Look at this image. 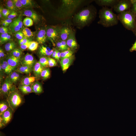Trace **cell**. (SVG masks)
<instances>
[{
  "mask_svg": "<svg viewBox=\"0 0 136 136\" xmlns=\"http://www.w3.org/2000/svg\"><path fill=\"white\" fill-rule=\"evenodd\" d=\"M24 25L26 27L32 26L33 24V20L30 18L27 17L23 20V22Z\"/></svg>",
  "mask_w": 136,
  "mask_h": 136,
  "instance_id": "cell-30",
  "label": "cell"
},
{
  "mask_svg": "<svg viewBox=\"0 0 136 136\" xmlns=\"http://www.w3.org/2000/svg\"><path fill=\"white\" fill-rule=\"evenodd\" d=\"M118 19L126 29L133 30L135 28V15L129 11L120 13L117 15Z\"/></svg>",
  "mask_w": 136,
  "mask_h": 136,
  "instance_id": "cell-3",
  "label": "cell"
},
{
  "mask_svg": "<svg viewBox=\"0 0 136 136\" xmlns=\"http://www.w3.org/2000/svg\"><path fill=\"white\" fill-rule=\"evenodd\" d=\"M3 21L6 22L8 24H9L12 23V19H7L5 20H3Z\"/></svg>",
  "mask_w": 136,
  "mask_h": 136,
  "instance_id": "cell-55",
  "label": "cell"
},
{
  "mask_svg": "<svg viewBox=\"0 0 136 136\" xmlns=\"http://www.w3.org/2000/svg\"><path fill=\"white\" fill-rule=\"evenodd\" d=\"M48 66L49 67H53L56 66L57 63L56 60L54 59L48 57Z\"/></svg>",
  "mask_w": 136,
  "mask_h": 136,
  "instance_id": "cell-34",
  "label": "cell"
},
{
  "mask_svg": "<svg viewBox=\"0 0 136 136\" xmlns=\"http://www.w3.org/2000/svg\"><path fill=\"white\" fill-rule=\"evenodd\" d=\"M22 32L24 37L25 38L30 37L33 36L32 32L28 28H24L23 29Z\"/></svg>",
  "mask_w": 136,
  "mask_h": 136,
  "instance_id": "cell-31",
  "label": "cell"
},
{
  "mask_svg": "<svg viewBox=\"0 0 136 136\" xmlns=\"http://www.w3.org/2000/svg\"><path fill=\"white\" fill-rule=\"evenodd\" d=\"M2 25L5 27L8 26L9 25V24L3 21H2Z\"/></svg>",
  "mask_w": 136,
  "mask_h": 136,
  "instance_id": "cell-57",
  "label": "cell"
},
{
  "mask_svg": "<svg viewBox=\"0 0 136 136\" xmlns=\"http://www.w3.org/2000/svg\"><path fill=\"white\" fill-rule=\"evenodd\" d=\"M72 32L71 30L68 27H63L60 29V37L62 40L65 41Z\"/></svg>",
  "mask_w": 136,
  "mask_h": 136,
  "instance_id": "cell-14",
  "label": "cell"
},
{
  "mask_svg": "<svg viewBox=\"0 0 136 136\" xmlns=\"http://www.w3.org/2000/svg\"><path fill=\"white\" fill-rule=\"evenodd\" d=\"M8 77L6 79L0 88V95L1 97L7 98L10 93L16 88Z\"/></svg>",
  "mask_w": 136,
  "mask_h": 136,
  "instance_id": "cell-5",
  "label": "cell"
},
{
  "mask_svg": "<svg viewBox=\"0 0 136 136\" xmlns=\"http://www.w3.org/2000/svg\"><path fill=\"white\" fill-rule=\"evenodd\" d=\"M31 41H30L25 44L23 45H20V48L23 50H24L26 49L30 45Z\"/></svg>",
  "mask_w": 136,
  "mask_h": 136,
  "instance_id": "cell-43",
  "label": "cell"
},
{
  "mask_svg": "<svg viewBox=\"0 0 136 136\" xmlns=\"http://www.w3.org/2000/svg\"><path fill=\"white\" fill-rule=\"evenodd\" d=\"M18 89L24 94H27L32 92L31 87L29 86L21 85L19 87Z\"/></svg>",
  "mask_w": 136,
  "mask_h": 136,
  "instance_id": "cell-22",
  "label": "cell"
},
{
  "mask_svg": "<svg viewBox=\"0 0 136 136\" xmlns=\"http://www.w3.org/2000/svg\"><path fill=\"white\" fill-rule=\"evenodd\" d=\"M14 21L20 28H22L23 23L22 21V19L21 17H19Z\"/></svg>",
  "mask_w": 136,
  "mask_h": 136,
  "instance_id": "cell-39",
  "label": "cell"
},
{
  "mask_svg": "<svg viewBox=\"0 0 136 136\" xmlns=\"http://www.w3.org/2000/svg\"><path fill=\"white\" fill-rule=\"evenodd\" d=\"M17 15V13L14 11L12 12L7 17L8 19H13Z\"/></svg>",
  "mask_w": 136,
  "mask_h": 136,
  "instance_id": "cell-42",
  "label": "cell"
},
{
  "mask_svg": "<svg viewBox=\"0 0 136 136\" xmlns=\"http://www.w3.org/2000/svg\"><path fill=\"white\" fill-rule=\"evenodd\" d=\"M60 29L49 28L46 31L47 37L51 40L55 41L60 37Z\"/></svg>",
  "mask_w": 136,
  "mask_h": 136,
  "instance_id": "cell-9",
  "label": "cell"
},
{
  "mask_svg": "<svg viewBox=\"0 0 136 136\" xmlns=\"http://www.w3.org/2000/svg\"><path fill=\"white\" fill-rule=\"evenodd\" d=\"M11 38V36L9 35L7 37H6L4 39H3L0 40V43H2L3 42H6L9 40Z\"/></svg>",
  "mask_w": 136,
  "mask_h": 136,
  "instance_id": "cell-48",
  "label": "cell"
},
{
  "mask_svg": "<svg viewBox=\"0 0 136 136\" xmlns=\"http://www.w3.org/2000/svg\"><path fill=\"white\" fill-rule=\"evenodd\" d=\"M73 52L70 50L64 51L61 53L60 58L61 59L70 57L73 55Z\"/></svg>",
  "mask_w": 136,
  "mask_h": 136,
  "instance_id": "cell-27",
  "label": "cell"
},
{
  "mask_svg": "<svg viewBox=\"0 0 136 136\" xmlns=\"http://www.w3.org/2000/svg\"><path fill=\"white\" fill-rule=\"evenodd\" d=\"M9 28L10 30L13 33L18 32L21 29L14 20L10 24Z\"/></svg>",
  "mask_w": 136,
  "mask_h": 136,
  "instance_id": "cell-25",
  "label": "cell"
},
{
  "mask_svg": "<svg viewBox=\"0 0 136 136\" xmlns=\"http://www.w3.org/2000/svg\"><path fill=\"white\" fill-rule=\"evenodd\" d=\"M24 7H28L32 5L31 1L30 0H20Z\"/></svg>",
  "mask_w": 136,
  "mask_h": 136,
  "instance_id": "cell-37",
  "label": "cell"
},
{
  "mask_svg": "<svg viewBox=\"0 0 136 136\" xmlns=\"http://www.w3.org/2000/svg\"><path fill=\"white\" fill-rule=\"evenodd\" d=\"M96 12L91 7L83 9L76 14L74 17L75 22L78 25L84 26L90 23L95 17Z\"/></svg>",
  "mask_w": 136,
  "mask_h": 136,
  "instance_id": "cell-2",
  "label": "cell"
},
{
  "mask_svg": "<svg viewBox=\"0 0 136 136\" xmlns=\"http://www.w3.org/2000/svg\"><path fill=\"white\" fill-rule=\"evenodd\" d=\"M6 99L9 103L10 107L14 112L24 103L22 96L16 88L10 93Z\"/></svg>",
  "mask_w": 136,
  "mask_h": 136,
  "instance_id": "cell-4",
  "label": "cell"
},
{
  "mask_svg": "<svg viewBox=\"0 0 136 136\" xmlns=\"http://www.w3.org/2000/svg\"><path fill=\"white\" fill-rule=\"evenodd\" d=\"M66 42L67 46L71 49L74 50L77 48L78 44L73 32H72L69 35Z\"/></svg>",
  "mask_w": 136,
  "mask_h": 136,
  "instance_id": "cell-10",
  "label": "cell"
},
{
  "mask_svg": "<svg viewBox=\"0 0 136 136\" xmlns=\"http://www.w3.org/2000/svg\"><path fill=\"white\" fill-rule=\"evenodd\" d=\"M73 55L61 59L60 63L62 70L65 71L69 68L74 60Z\"/></svg>",
  "mask_w": 136,
  "mask_h": 136,
  "instance_id": "cell-11",
  "label": "cell"
},
{
  "mask_svg": "<svg viewBox=\"0 0 136 136\" xmlns=\"http://www.w3.org/2000/svg\"><path fill=\"white\" fill-rule=\"evenodd\" d=\"M56 45L58 48L62 51H65V50L63 46L62 45L60 41L57 42L56 43Z\"/></svg>",
  "mask_w": 136,
  "mask_h": 136,
  "instance_id": "cell-47",
  "label": "cell"
},
{
  "mask_svg": "<svg viewBox=\"0 0 136 136\" xmlns=\"http://www.w3.org/2000/svg\"><path fill=\"white\" fill-rule=\"evenodd\" d=\"M7 7L9 10H14L16 9V7L13 0H9L6 2Z\"/></svg>",
  "mask_w": 136,
  "mask_h": 136,
  "instance_id": "cell-33",
  "label": "cell"
},
{
  "mask_svg": "<svg viewBox=\"0 0 136 136\" xmlns=\"http://www.w3.org/2000/svg\"><path fill=\"white\" fill-rule=\"evenodd\" d=\"M8 78L13 83H15L19 80L20 75L18 73L14 72L10 73Z\"/></svg>",
  "mask_w": 136,
  "mask_h": 136,
  "instance_id": "cell-23",
  "label": "cell"
},
{
  "mask_svg": "<svg viewBox=\"0 0 136 136\" xmlns=\"http://www.w3.org/2000/svg\"><path fill=\"white\" fill-rule=\"evenodd\" d=\"M50 75V71L49 68H45L42 71L41 76L44 80H46L49 78Z\"/></svg>",
  "mask_w": 136,
  "mask_h": 136,
  "instance_id": "cell-29",
  "label": "cell"
},
{
  "mask_svg": "<svg viewBox=\"0 0 136 136\" xmlns=\"http://www.w3.org/2000/svg\"><path fill=\"white\" fill-rule=\"evenodd\" d=\"M132 5V12L133 14L136 15V0H131Z\"/></svg>",
  "mask_w": 136,
  "mask_h": 136,
  "instance_id": "cell-40",
  "label": "cell"
},
{
  "mask_svg": "<svg viewBox=\"0 0 136 136\" xmlns=\"http://www.w3.org/2000/svg\"><path fill=\"white\" fill-rule=\"evenodd\" d=\"M135 30V33H136V23L135 24V28H134V29Z\"/></svg>",
  "mask_w": 136,
  "mask_h": 136,
  "instance_id": "cell-59",
  "label": "cell"
},
{
  "mask_svg": "<svg viewBox=\"0 0 136 136\" xmlns=\"http://www.w3.org/2000/svg\"><path fill=\"white\" fill-rule=\"evenodd\" d=\"M21 54L22 52L21 50L19 49L18 48L17 51L16 57L20 58Z\"/></svg>",
  "mask_w": 136,
  "mask_h": 136,
  "instance_id": "cell-51",
  "label": "cell"
},
{
  "mask_svg": "<svg viewBox=\"0 0 136 136\" xmlns=\"http://www.w3.org/2000/svg\"><path fill=\"white\" fill-rule=\"evenodd\" d=\"M32 71V68L25 66H22L16 70V71L22 73H29Z\"/></svg>",
  "mask_w": 136,
  "mask_h": 136,
  "instance_id": "cell-24",
  "label": "cell"
},
{
  "mask_svg": "<svg viewBox=\"0 0 136 136\" xmlns=\"http://www.w3.org/2000/svg\"><path fill=\"white\" fill-rule=\"evenodd\" d=\"M55 49L56 51L57 56V61H59V59L60 58L61 53L58 50L56 49Z\"/></svg>",
  "mask_w": 136,
  "mask_h": 136,
  "instance_id": "cell-53",
  "label": "cell"
},
{
  "mask_svg": "<svg viewBox=\"0 0 136 136\" xmlns=\"http://www.w3.org/2000/svg\"><path fill=\"white\" fill-rule=\"evenodd\" d=\"M11 13L10 10L8 9H2V14L5 17H8Z\"/></svg>",
  "mask_w": 136,
  "mask_h": 136,
  "instance_id": "cell-38",
  "label": "cell"
},
{
  "mask_svg": "<svg viewBox=\"0 0 136 136\" xmlns=\"http://www.w3.org/2000/svg\"><path fill=\"white\" fill-rule=\"evenodd\" d=\"M38 46V43L34 41H31L28 49L31 51H34L36 50Z\"/></svg>",
  "mask_w": 136,
  "mask_h": 136,
  "instance_id": "cell-32",
  "label": "cell"
},
{
  "mask_svg": "<svg viewBox=\"0 0 136 136\" xmlns=\"http://www.w3.org/2000/svg\"><path fill=\"white\" fill-rule=\"evenodd\" d=\"M119 0H98L96 1V3L101 6L110 7L113 9L114 6L118 2Z\"/></svg>",
  "mask_w": 136,
  "mask_h": 136,
  "instance_id": "cell-12",
  "label": "cell"
},
{
  "mask_svg": "<svg viewBox=\"0 0 136 136\" xmlns=\"http://www.w3.org/2000/svg\"><path fill=\"white\" fill-rule=\"evenodd\" d=\"M13 1L16 8L20 9L24 7L20 0H13Z\"/></svg>",
  "mask_w": 136,
  "mask_h": 136,
  "instance_id": "cell-36",
  "label": "cell"
},
{
  "mask_svg": "<svg viewBox=\"0 0 136 136\" xmlns=\"http://www.w3.org/2000/svg\"><path fill=\"white\" fill-rule=\"evenodd\" d=\"M23 15L27 17L31 18L35 22H37L39 20L38 15L35 12L31 10H26L24 11Z\"/></svg>",
  "mask_w": 136,
  "mask_h": 136,
  "instance_id": "cell-16",
  "label": "cell"
},
{
  "mask_svg": "<svg viewBox=\"0 0 136 136\" xmlns=\"http://www.w3.org/2000/svg\"><path fill=\"white\" fill-rule=\"evenodd\" d=\"M44 68L39 61L36 62L34 66L33 69L35 76L37 77L41 76V73L44 69Z\"/></svg>",
  "mask_w": 136,
  "mask_h": 136,
  "instance_id": "cell-17",
  "label": "cell"
},
{
  "mask_svg": "<svg viewBox=\"0 0 136 136\" xmlns=\"http://www.w3.org/2000/svg\"><path fill=\"white\" fill-rule=\"evenodd\" d=\"M4 56V53L2 49L1 48L0 49V58H3Z\"/></svg>",
  "mask_w": 136,
  "mask_h": 136,
  "instance_id": "cell-54",
  "label": "cell"
},
{
  "mask_svg": "<svg viewBox=\"0 0 136 136\" xmlns=\"http://www.w3.org/2000/svg\"><path fill=\"white\" fill-rule=\"evenodd\" d=\"M35 62L32 55L27 53L21 61V63L22 66H27L32 68L35 64Z\"/></svg>",
  "mask_w": 136,
  "mask_h": 136,
  "instance_id": "cell-8",
  "label": "cell"
},
{
  "mask_svg": "<svg viewBox=\"0 0 136 136\" xmlns=\"http://www.w3.org/2000/svg\"><path fill=\"white\" fill-rule=\"evenodd\" d=\"M10 107L7 99L1 101L0 102V114L6 110Z\"/></svg>",
  "mask_w": 136,
  "mask_h": 136,
  "instance_id": "cell-21",
  "label": "cell"
},
{
  "mask_svg": "<svg viewBox=\"0 0 136 136\" xmlns=\"http://www.w3.org/2000/svg\"><path fill=\"white\" fill-rule=\"evenodd\" d=\"M2 63L4 64L7 67L13 71L15 69L14 68L11 67L8 63L6 61H3L2 62Z\"/></svg>",
  "mask_w": 136,
  "mask_h": 136,
  "instance_id": "cell-46",
  "label": "cell"
},
{
  "mask_svg": "<svg viewBox=\"0 0 136 136\" xmlns=\"http://www.w3.org/2000/svg\"><path fill=\"white\" fill-rule=\"evenodd\" d=\"M21 40L24 43V44L30 41L26 38H24Z\"/></svg>",
  "mask_w": 136,
  "mask_h": 136,
  "instance_id": "cell-56",
  "label": "cell"
},
{
  "mask_svg": "<svg viewBox=\"0 0 136 136\" xmlns=\"http://www.w3.org/2000/svg\"><path fill=\"white\" fill-rule=\"evenodd\" d=\"M53 50L47 48L42 46L40 48L39 52L40 54L43 56H50L51 55L53 52Z\"/></svg>",
  "mask_w": 136,
  "mask_h": 136,
  "instance_id": "cell-18",
  "label": "cell"
},
{
  "mask_svg": "<svg viewBox=\"0 0 136 136\" xmlns=\"http://www.w3.org/2000/svg\"><path fill=\"white\" fill-rule=\"evenodd\" d=\"M8 28L4 26H1L0 27V32L1 34L8 33Z\"/></svg>",
  "mask_w": 136,
  "mask_h": 136,
  "instance_id": "cell-44",
  "label": "cell"
},
{
  "mask_svg": "<svg viewBox=\"0 0 136 136\" xmlns=\"http://www.w3.org/2000/svg\"><path fill=\"white\" fill-rule=\"evenodd\" d=\"M14 112L13 110L9 107L0 114V122L2 123L6 126L11 121Z\"/></svg>",
  "mask_w": 136,
  "mask_h": 136,
  "instance_id": "cell-7",
  "label": "cell"
},
{
  "mask_svg": "<svg viewBox=\"0 0 136 136\" xmlns=\"http://www.w3.org/2000/svg\"><path fill=\"white\" fill-rule=\"evenodd\" d=\"M39 62L44 68L48 66V57L43 56L41 57Z\"/></svg>",
  "mask_w": 136,
  "mask_h": 136,
  "instance_id": "cell-26",
  "label": "cell"
},
{
  "mask_svg": "<svg viewBox=\"0 0 136 136\" xmlns=\"http://www.w3.org/2000/svg\"><path fill=\"white\" fill-rule=\"evenodd\" d=\"M35 78H36L34 76L28 77L24 78L21 81V86H29L35 81Z\"/></svg>",
  "mask_w": 136,
  "mask_h": 136,
  "instance_id": "cell-20",
  "label": "cell"
},
{
  "mask_svg": "<svg viewBox=\"0 0 136 136\" xmlns=\"http://www.w3.org/2000/svg\"><path fill=\"white\" fill-rule=\"evenodd\" d=\"M52 57L54 58L55 59L57 60V56L56 51L55 49V50L53 51V53L51 55Z\"/></svg>",
  "mask_w": 136,
  "mask_h": 136,
  "instance_id": "cell-52",
  "label": "cell"
},
{
  "mask_svg": "<svg viewBox=\"0 0 136 136\" xmlns=\"http://www.w3.org/2000/svg\"><path fill=\"white\" fill-rule=\"evenodd\" d=\"M16 47V44L14 42H10L6 43L5 45L4 48L6 51H9L13 50Z\"/></svg>",
  "mask_w": 136,
  "mask_h": 136,
  "instance_id": "cell-28",
  "label": "cell"
},
{
  "mask_svg": "<svg viewBox=\"0 0 136 136\" xmlns=\"http://www.w3.org/2000/svg\"><path fill=\"white\" fill-rule=\"evenodd\" d=\"M47 37L46 31L44 29H41L38 33L37 40L40 44H43L46 42Z\"/></svg>",
  "mask_w": 136,
  "mask_h": 136,
  "instance_id": "cell-15",
  "label": "cell"
},
{
  "mask_svg": "<svg viewBox=\"0 0 136 136\" xmlns=\"http://www.w3.org/2000/svg\"><path fill=\"white\" fill-rule=\"evenodd\" d=\"M32 92L36 94H40L43 91V89L41 84L38 82L33 83L31 86Z\"/></svg>",
  "mask_w": 136,
  "mask_h": 136,
  "instance_id": "cell-19",
  "label": "cell"
},
{
  "mask_svg": "<svg viewBox=\"0 0 136 136\" xmlns=\"http://www.w3.org/2000/svg\"><path fill=\"white\" fill-rule=\"evenodd\" d=\"M62 45L64 48L65 50H69L70 48L68 47L67 45L66 41H65L61 40L60 41Z\"/></svg>",
  "mask_w": 136,
  "mask_h": 136,
  "instance_id": "cell-45",
  "label": "cell"
},
{
  "mask_svg": "<svg viewBox=\"0 0 136 136\" xmlns=\"http://www.w3.org/2000/svg\"><path fill=\"white\" fill-rule=\"evenodd\" d=\"M6 61L11 67L14 69L18 65L20 62V58L12 55L8 56Z\"/></svg>",
  "mask_w": 136,
  "mask_h": 136,
  "instance_id": "cell-13",
  "label": "cell"
},
{
  "mask_svg": "<svg viewBox=\"0 0 136 136\" xmlns=\"http://www.w3.org/2000/svg\"><path fill=\"white\" fill-rule=\"evenodd\" d=\"M9 35L8 33L1 34L0 36V40H2L5 38Z\"/></svg>",
  "mask_w": 136,
  "mask_h": 136,
  "instance_id": "cell-50",
  "label": "cell"
},
{
  "mask_svg": "<svg viewBox=\"0 0 136 136\" xmlns=\"http://www.w3.org/2000/svg\"><path fill=\"white\" fill-rule=\"evenodd\" d=\"M112 8L103 7L99 11V20L98 23L104 27H108L117 24L118 20L117 15L115 14Z\"/></svg>",
  "mask_w": 136,
  "mask_h": 136,
  "instance_id": "cell-1",
  "label": "cell"
},
{
  "mask_svg": "<svg viewBox=\"0 0 136 136\" xmlns=\"http://www.w3.org/2000/svg\"><path fill=\"white\" fill-rule=\"evenodd\" d=\"M131 4V0H119L114 6L113 9L114 11L119 14L123 12L129 11Z\"/></svg>",
  "mask_w": 136,
  "mask_h": 136,
  "instance_id": "cell-6",
  "label": "cell"
},
{
  "mask_svg": "<svg viewBox=\"0 0 136 136\" xmlns=\"http://www.w3.org/2000/svg\"><path fill=\"white\" fill-rule=\"evenodd\" d=\"M0 136H6V135L0 131Z\"/></svg>",
  "mask_w": 136,
  "mask_h": 136,
  "instance_id": "cell-58",
  "label": "cell"
},
{
  "mask_svg": "<svg viewBox=\"0 0 136 136\" xmlns=\"http://www.w3.org/2000/svg\"><path fill=\"white\" fill-rule=\"evenodd\" d=\"M15 37L18 40H21L24 38V36L22 32L18 31L15 34Z\"/></svg>",
  "mask_w": 136,
  "mask_h": 136,
  "instance_id": "cell-41",
  "label": "cell"
},
{
  "mask_svg": "<svg viewBox=\"0 0 136 136\" xmlns=\"http://www.w3.org/2000/svg\"><path fill=\"white\" fill-rule=\"evenodd\" d=\"M0 66L4 72L7 74H10L13 71L12 70L10 69L4 64L1 63L0 64Z\"/></svg>",
  "mask_w": 136,
  "mask_h": 136,
  "instance_id": "cell-35",
  "label": "cell"
},
{
  "mask_svg": "<svg viewBox=\"0 0 136 136\" xmlns=\"http://www.w3.org/2000/svg\"><path fill=\"white\" fill-rule=\"evenodd\" d=\"M134 51H136V40L132 47L130 49V52H131Z\"/></svg>",
  "mask_w": 136,
  "mask_h": 136,
  "instance_id": "cell-49",
  "label": "cell"
}]
</instances>
